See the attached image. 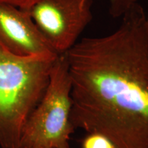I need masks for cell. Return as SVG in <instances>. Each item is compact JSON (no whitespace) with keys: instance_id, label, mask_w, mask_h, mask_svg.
I'll use <instances>...</instances> for the list:
<instances>
[{"instance_id":"cell-1","label":"cell","mask_w":148,"mask_h":148,"mask_svg":"<svg viewBox=\"0 0 148 148\" xmlns=\"http://www.w3.org/2000/svg\"><path fill=\"white\" fill-rule=\"evenodd\" d=\"M139 3L113 32L78 40L65 53L74 129L116 148H148V49Z\"/></svg>"},{"instance_id":"cell-2","label":"cell","mask_w":148,"mask_h":148,"mask_svg":"<svg viewBox=\"0 0 148 148\" xmlns=\"http://www.w3.org/2000/svg\"><path fill=\"white\" fill-rule=\"evenodd\" d=\"M58 56H18L0 44L1 148L19 147L25 123L43 97Z\"/></svg>"},{"instance_id":"cell-3","label":"cell","mask_w":148,"mask_h":148,"mask_svg":"<svg viewBox=\"0 0 148 148\" xmlns=\"http://www.w3.org/2000/svg\"><path fill=\"white\" fill-rule=\"evenodd\" d=\"M71 79L65 53L53 62L41 100L25 123L18 148H70Z\"/></svg>"},{"instance_id":"cell-4","label":"cell","mask_w":148,"mask_h":148,"mask_svg":"<svg viewBox=\"0 0 148 148\" xmlns=\"http://www.w3.org/2000/svg\"><path fill=\"white\" fill-rule=\"evenodd\" d=\"M92 0H40L28 10L57 55L66 53L92 21Z\"/></svg>"},{"instance_id":"cell-5","label":"cell","mask_w":148,"mask_h":148,"mask_svg":"<svg viewBox=\"0 0 148 148\" xmlns=\"http://www.w3.org/2000/svg\"><path fill=\"white\" fill-rule=\"evenodd\" d=\"M0 44L18 56H58L33 21L29 11L0 3Z\"/></svg>"},{"instance_id":"cell-6","label":"cell","mask_w":148,"mask_h":148,"mask_svg":"<svg viewBox=\"0 0 148 148\" xmlns=\"http://www.w3.org/2000/svg\"><path fill=\"white\" fill-rule=\"evenodd\" d=\"M139 0H108L109 13L113 18H121Z\"/></svg>"},{"instance_id":"cell-7","label":"cell","mask_w":148,"mask_h":148,"mask_svg":"<svg viewBox=\"0 0 148 148\" xmlns=\"http://www.w3.org/2000/svg\"><path fill=\"white\" fill-rule=\"evenodd\" d=\"M82 148H116L113 143L102 134H88L83 140Z\"/></svg>"},{"instance_id":"cell-8","label":"cell","mask_w":148,"mask_h":148,"mask_svg":"<svg viewBox=\"0 0 148 148\" xmlns=\"http://www.w3.org/2000/svg\"><path fill=\"white\" fill-rule=\"evenodd\" d=\"M40 0H0V3L14 5L21 10L28 11Z\"/></svg>"},{"instance_id":"cell-9","label":"cell","mask_w":148,"mask_h":148,"mask_svg":"<svg viewBox=\"0 0 148 148\" xmlns=\"http://www.w3.org/2000/svg\"><path fill=\"white\" fill-rule=\"evenodd\" d=\"M145 34L146 41H147V46L148 49V15H146V18L145 21Z\"/></svg>"}]
</instances>
